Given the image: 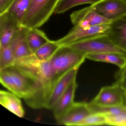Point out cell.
<instances>
[{"label":"cell","mask_w":126,"mask_h":126,"mask_svg":"<svg viewBox=\"0 0 126 126\" xmlns=\"http://www.w3.org/2000/svg\"><path fill=\"white\" fill-rule=\"evenodd\" d=\"M107 35L116 47L126 53V16L112 22Z\"/></svg>","instance_id":"obj_12"},{"label":"cell","mask_w":126,"mask_h":126,"mask_svg":"<svg viewBox=\"0 0 126 126\" xmlns=\"http://www.w3.org/2000/svg\"><path fill=\"white\" fill-rule=\"evenodd\" d=\"M77 87L74 79L63 94L52 108L54 115L57 119L62 115L74 104L75 93Z\"/></svg>","instance_id":"obj_13"},{"label":"cell","mask_w":126,"mask_h":126,"mask_svg":"<svg viewBox=\"0 0 126 126\" xmlns=\"http://www.w3.org/2000/svg\"><path fill=\"white\" fill-rule=\"evenodd\" d=\"M92 113L88 103L75 102L60 118L59 124L67 126H77L79 123Z\"/></svg>","instance_id":"obj_9"},{"label":"cell","mask_w":126,"mask_h":126,"mask_svg":"<svg viewBox=\"0 0 126 126\" xmlns=\"http://www.w3.org/2000/svg\"><path fill=\"white\" fill-rule=\"evenodd\" d=\"M29 29L22 26L9 44L13 50L15 61L33 54L29 48L27 40Z\"/></svg>","instance_id":"obj_11"},{"label":"cell","mask_w":126,"mask_h":126,"mask_svg":"<svg viewBox=\"0 0 126 126\" xmlns=\"http://www.w3.org/2000/svg\"><path fill=\"white\" fill-rule=\"evenodd\" d=\"M79 68H74L62 75L56 81L46 101L45 108L52 110L60 97L76 78Z\"/></svg>","instance_id":"obj_8"},{"label":"cell","mask_w":126,"mask_h":126,"mask_svg":"<svg viewBox=\"0 0 126 126\" xmlns=\"http://www.w3.org/2000/svg\"><path fill=\"white\" fill-rule=\"evenodd\" d=\"M105 116L107 125L126 126V105L115 106L110 115Z\"/></svg>","instance_id":"obj_17"},{"label":"cell","mask_w":126,"mask_h":126,"mask_svg":"<svg viewBox=\"0 0 126 126\" xmlns=\"http://www.w3.org/2000/svg\"><path fill=\"white\" fill-rule=\"evenodd\" d=\"M20 98L12 92L0 91V103L7 110L19 117L22 118L25 115Z\"/></svg>","instance_id":"obj_14"},{"label":"cell","mask_w":126,"mask_h":126,"mask_svg":"<svg viewBox=\"0 0 126 126\" xmlns=\"http://www.w3.org/2000/svg\"><path fill=\"white\" fill-rule=\"evenodd\" d=\"M86 59L95 62L107 63L115 65L120 68L126 65V54L114 52H108L98 54H89Z\"/></svg>","instance_id":"obj_15"},{"label":"cell","mask_w":126,"mask_h":126,"mask_svg":"<svg viewBox=\"0 0 126 126\" xmlns=\"http://www.w3.org/2000/svg\"><path fill=\"white\" fill-rule=\"evenodd\" d=\"M60 46L57 40H50L37 50L34 56L39 61H47L50 59Z\"/></svg>","instance_id":"obj_19"},{"label":"cell","mask_w":126,"mask_h":126,"mask_svg":"<svg viewBox=\"0 0 126 126\" xmlns=\"http://www.w3.org/2000/svg\"><path fill=\"white\" fill-rule=\"evenodd\" d=\"M61 0H32L22 25L29 29L43 25L54 13Z\"/></svg>","instance_id":"obj_2"},{"label":"cell","mask_w":126,"mask_h":126,"mask_svg":"<svg viewBox=\"0 0 126 126\" xmlns=\"http://www.w3.org/2000/svg\"><path fill=\"white\" fill-rule=\"evenodd\" d=\"M32 0H15L8 11L22 25Z\"/></svg>","instance_id":"obj_18"},{"label":"cell","mask_w":126,"mask_h":126,"mask_svg":"<svg viewBox=\"0 0 126 126\" xmlns=\"http://www.w3.org/2000/svg\"><path fill=\"white\" fill-rule=\"evenodd\" d=\"M116 82L124 92L126 101V65L122 68H120L115 75Z\"/></svg>","instance_id":"obj_23"},{"label":"cell","mask_w":126,"mask_h":126,"mask_svg":"<svg viewBox=\"0 0 126 126\" xmlns=\"http://www.w3.org/2000/svg\"><path fill=\"white\" fill-rule=\"evenodd\" d=\"M15 0H0V15L8 11Z\"/></svg>","instance_id":"obj_24"},{"label":"cell","mask_w":126,"mask_h":126,"mask_svg":"<svg viewBox=\"0 0 126 126\" xmlns=\"http://www.w3.org/2000/svg\"><path fill=\"white\" fill-rule=\"evenodd\" d=\"M100 0H61L55 11L57 14H63L78 6L94 4Z\"/></svg>","instance_id":"obj_20"},{"label":"cell","mask_w":126,"mask_h":126,"mask_svg":"<svg viewBox=\"0 0 126 126\" xmlns=\"http://www.w3.org/2000/svg\"><path fill=\"white\" fill-rule=\"evenodd\" d=\"M71 22L74 25L84 28L110 25L112 22L101 16L90 6L76 11L70 15Z\"/></svg>","instance_id":"obj_7"},{"label":"cell","mask_w":126,"mask_h":126,"mask_svg":"<svg viewBox=\"0 0 126 126\" xmlns=\"http://www.w3.org/2000/svg\"><path fill=\"white\" fill-rule=\"evenodd\" d=\"M107 125L106 117L100 113H93L79 123L77 126Z\"/></svg>","instance_id":"obj_22"},{"label":"cell","mask_w":126,"mask_h":126,"mask_svg":"<svg viewBox=\"0 0 126 126\" xmlns=\"http://www.w3.org/2000/svg\"><path fill=\"white\" fill-rule=\"evenodd\" d=\"M86 55L68 45L62 46L50 59L52 71L56 80L66 72L79 68Z\"/></svg>","instance_id":"obj_1"},{"label":"cell","mask_w":126,"mask_h":126,"mask_svg":"<svg viewBox=\"0 0 126 126\" xmlns=\"http://www.w3.org/2000/svg\"><path fill=\"white\" fill-rule=\"evenodd\" d=\"M90 6L112 22L126 16V1L124 0H100Z\"/></svg>","instance_id":"obj_5"},{"label":"cell","mask_w":126,"mask_h":126,"mask_svg":"<svg viewBox=\"0 0 126 126\" xmlns=\"http://www.w3.org/2000/svg\"><path fill=\"white\" fill-rule=\"evenodd\" d=\"M22 26L8 12L0 15V46L9 45Z\"/></svg>","instance_id":"obj_10"},{"label":"cell","mask_w":126,"mask_h":126,"mask_svg":"<svg viewBox=\"0 0 126 126\" xmlns=\"http://www.w3.org/2000/svg\"><path fill=\"white\" fill-rule=\"evenodd\" d=\"M67 45L86 56L108 52L126 54L113 43L106 34L88 37Z\"/></svg>","instance_id":"obj_3"},{"label":"cell","mask_w":126,"mask_h":126,"mask_svg":"<svg viewBox=\"0 0 126 126\" xmlns=\"http://www.w3.org/2000/svg\"><path fill=\"white\" fill-rule=\"evenodd\" d=\"M110 26V24L84 28L76 25L66 35L57 41L61 46L67 45L88 37L107 34Z\"/></svg>","instance_id":"obj_6"},{"label":"cell","mask_w":126,"mask_h":126,"mask_svg":"<svg viewBox=\"0 0 126 126\" xmlns=\"http://www.w3.org/2000/svg\"><path fill=\"white\" fill-rule=\"evenodd\" d=\"M29 46L32 53H34L47 43L49 40L47 35L38 28L29 29L27 35Z\"/></svg>","instance_id":"obj_16"},{"label":"cell","mask_w":126,"mask_h":126,"mask_svg":"<svg viewBox=\"0 0 126 126\" xmlns=\"http://www.w3.org/2000/svg\"><path fill=\"white\" fill-rule=\"evenodd\" d=\"M125 0V1H126V0Z\"/></svg>","instance_id":"obj_25"},{"label":"cell","mask_w":126,"mask_h":126,"mask_svg":"<svg viewBox=\"0 0 126 126\" xmlns=\"http://www.w3.org/2000/svg\"><path fill=\"white\" fill-rule=\"evenodd\" d=\"M15 59L10 45L0 46V69L14 64Z\"/></svg>","instance_id":"obj_21"},{"label":"cell","mask_w":126,"mask_h":126,"mask_svg":"<svg viewBox=\"0 0 126 126\" xmlns=\"http://www.w3.org/2000/svg\"><path fill=\"white\" fill-rule=\"evenodd\" d=\"M125 101L126 100L124 91L115 82L110 86L102 87L90 102L101 107H110L124 104Z\"/></svg>","instance_id":"obj_4"}]
</instances>
